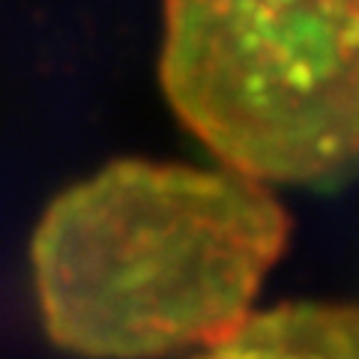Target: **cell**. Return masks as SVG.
<instances>
[{"label": "cell", "instance_id": "1", "mask_svg": "<svg viewBox=\"0 0 359 359\" xmlns=\"http://www.w3.org/2000/svg\"><path fill=\"white\" fill-rule=\"evenodd\" d=\"M287 237L285 207L252 177L111 162L60 192L36 224L45 332L90 359L207 347L252 314Z\"/></svg>", "mask_w": 359, "mask_h": 359}, {"label": "cell", "instance_id": "3", "mask_svg": "<svg viewBox=\"0 0 359 359\" xmlns=\"http://www.w3.org/2000/svg\"><path fill=\"white\" fill-rule=\"evenodd\" d=\"M195 359H359V306L285 302L252 311Z\"/></svg>", "mask_w": 359, "mask_h": 359}, {"label": "cell", "instance_id": "2", "mask_svg": "<svg viewBox=\"0 0 359 359\" xmlns=\"http://www.w3.org/2000/svg\"><path fill=\"white\" fill-rule=\"evenodd\" d=\"M159 78L233 174L299 183L359 156V0H165Z\"/></svg>", "mask_w": 359, "mask_h": 359}]
</instances>
